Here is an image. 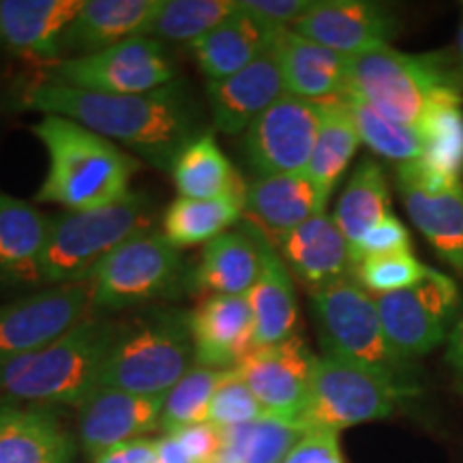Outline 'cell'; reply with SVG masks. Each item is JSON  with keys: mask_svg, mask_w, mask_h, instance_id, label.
I'll use <instances>...</instances> for the list:
<instances>
[{"mask_svg": "<svg viewBox=\"0 0 463 463\" xmlns=\"http://www.w3.org/2000/svg\"><path fill=\"white\" fill-rule=\"evenodd\" d=\"M20 106L73 120L167 170L176 155L200 136L194 103L176 82L142 95H108L33 82L22 90Z\"/></svg>", "mask_w": 463, "mask_h": 463, "instance_id": "1", "label": "cell"}, {"mask_svg": "<svg viewBox=\"0 0 463 463\" xmlns=\"http://www.w3.org/2000/svg\"><path fill=\"white\" fill-rule=\"evenodd\" d=\"M31 131L50 161L34 202L92 211L131 194V178L140 170V161L123 146L62 116H43Z\"/></svg>", "mask_w": 463, "mask_h": 463, "instance_id": "2", "label": "cell"}, {"mask_svg": "<svg viewBox=\"0 0 463 463\" xmlns=\"http://www.w3.org/2000/svg\"><path fill=\"white\" fill-rule=\"evenodd\" d=\"M118 322L90 316L42 350L0 361V405L80 408L99 384Z\"/></svg>", "mask_w": 463, "mask_h": 463, "instance_id": "3", "label": "cell"}, {"mask_svg": "<svg viewBox=\"0 0 463 463\" xmlns=\"http://www.w3.org/2000/svg\"><path fill=\"white\" fill-rule=\"evenodd\" d=\"M194 364L189 314L150 311L136 320L118 322L97 389L146 397L165 395Z\"/></svg>", "mask_w": 463, "mask_h": 463, "instance_id": "4", "label": "cell"}, {"mask_svg": "<svg viewBox=\"0 0 463 463\" xmlns=\"http://www.w3.org/2000/svg\"><path fill=\"white\" fill-rule=\"evenodd\" d=\"M399 125L419 131L438 101L461 99L457 78L438 56L403 54L391 45L350 58L347 90Z\"/></svg>", "mask_w": 463, "mask_h": 463, "instance_id": "5", "label": "cell"}, {"mask_svg": "<svg viewBox=\"0 0 463 463\" xmlns=\"http://www.w3.org/2000/svg\"><path fill=\"white\" fill-rule=\"evenodd\" d=\"M155 211L148 195L131 194L109 206L67 211L52 217L42 262V283L65 286L86 281L92 270L133 236L153 230Z\"/></svg>", "mask_w": 463, "mask_h": 463, "instance_id": "6", "label": "cell"}, {"mask_svg": "<svg viewBox=\"0 0 463 463\" xmlns=\"http://www.w3.org/2000/svg\"><path fill=\"white\" fill-rule=\"evenodd\" d=\"M317 337L324 356L354 364L364 372L410 386V364L397 354L382 326L375 298L352 277L311 292Z\"/></svg>", "mask_w": 463, "mask_h": 463, "instance_id": "7", "label": "cell"}, {"mask_svg": "<svg viewBox=\"0 0 463 463\" xmlns=\"http://www.w3.org/2000/svg\"><path fill=\"white\" fill-rule=\"evenodd\" d=\"M176 78V67L157 39L133 37L89 56L42 62L37 82L69 89L142 95L164 89Z\"/></svg>", "mask_w": 463, "mask_h": 463, "instance_id": "8", "label": "cell"}, {"mask_svg": "<svg viewBox=\"0 0 463 463\" xmlns=\"http://www.w3.org/2000/svg\"><path fill=\"white\" fill-rule=\"evenodd\" d=\"M183 270L181 249L159 232H144L114 249L89 281L95 311H120L165 297Z\"/></svg>", "mask_w": 463, "mask_h": 463, "instance_id": "9", "label": "cell"}, {"mask_svg": "<svg viewBox=\"0 0 463 463\" xmlns=\"http://www.w3.org/2000/svg\"><path fill=\"white\" fill-rule=\"evenodd\" d=\"M408 392L382 375L322 356L300 427H305V431L331 430L339 433L347 427L386 419Z\"/></svg>", "mask_w": 463, "mask_h": 463, "instance_id": "10", "label": "cell"}, {"mask_svg": "<svg viewBox=\"0 0 463 463\" xmlns=\"http://www.w3.org/2000/svg\"><path fill=\"white\" fill-rule=\"evenodd\" d=\"M461 305L457 283L431 269L412 288L375 297L386 337L397 354L412 363L442 344Z\"/></svg>", "mask_w": 463, "mask_h": 463, "instance_id": "11", "label": "cell"}, {"mask_svg": "<svg viewBox=\"0 0 463 463\" xmlns=\"http://www.w3.org/2000/svg\"><path fill=\"white\" fill-rule=\"evenodd\" d=\"M322 103L283 95L242 133V153L251 170L262 176L298 174L309 165Z\"/></svg>", "mask_w": 463, "mask_h": 463, "instance_id": "12", "label": "cell"}, {"mask_svg": "<svg viewBox=\"0 0 463 463\" xmlns=\"http://www.w3.org/2000/svg\"><path fill=\"white\" fill-rule=\"evenodd\" d=\"M317 361L320 358L297 333L279 344L256 347L236 364L234 372L249 386L266 416L300 425Z\"/></svg>", "mask_w": 463, "mask_h": 463, "instance_id": "13", "label": "cell"}, {"mask_svg": "<svg viewBox=\"0 0 463 463\" xmlns=\"http://www.w3.org/2000/svg\"><path fill=\"white\" fill-rule=\"evenodd\" d=\"M95 314L89 281L52 286L0 305V361L42 350Z\"/></svg>", "mask_w": 463, "mask_h": 463, "instance_id": "14", "label": "cell"}, {"mask_svg": "<svg viewBox=\"0 0 463 463\" xmlns=\"http://www.w3.org/2000/svg\"><path fill=\"white\" fill-rule=\"evenodd\" d=\"M300 37L347 58L389 45L397 33L395 14L367 0H316V7L294 24Z\"/></svg>", "mask_w": 463, "mask_h": 463, "instance_id": "15", "label": "cell"}, {"mask_svg": "<svg viewBox=\"0 0 463 463\" xmlns=\"http://www.w3.org/2000/svg\"><path fill=\"white\" fill-rule=\"evenodd\" d=\"M165 395H133L116 389H95L80 405V444L92 459L106 450L159 430Z\"/></svg>", "mask_w": 463, "mask_h": 463, "instance_id": "16", "label": "cell"}, {"mask_svg": "<svg viewBox=\"0 0 463 463\" xmlns=\"http://www.w3.org/2000/svg\"><path fill=\"white\" fill-rule=\"evenodd\" d=\"M195 364L230 372L256 350V320L247 297H206L189 311Z\"/></svg>", "mask_w": 463, "mask_h": 463, "instance_id": "17", "label": "cell"}, {"mask_svg": "<svg viewBox=\"0 0 463 463\" xmlns=\"http://www.w3.org/2000/svg\"><path fill=\"white\" fill-rule=\"evenodd\" d=\"M286 92L283 75L273 48L258 61L222 82H206V97L211 106L213 125L225 136H241Z\"/></svg>", "mask_w": 463, "mask_h": 463, "instance_id": "18", "label": "cell"}, {"mask_svg": "<svg viewBox=\"0 0 463 463\" xmlns=\"http://www.w3.org/2000/svg\"><path fill=\"white\" fill-rule=\"evenodd\" d=\"M161 0H84L62 34L56 61L89 56L133 37H146Z\"/></svg>", "mask_w": 463, "mask_h": 463, "instance_id": "19", "label": "cell"}, {"mask_svg": "<svg viewBox=\"0 0 463 463\" xmlns=\"http://www.w3.org/2000/svg\"><path fill=\"white\" fill-rule=\"evenodd\" d=\"M270 245L277 249L289 273L297 275L309 292L345 279L352 273L350 242L326 213L307 219Z\"/></svg>", "mask_w": 463, "mask_h": 463, "instance_id": "20", "label": "cell"}, {"mask_svg": "<svg viewBox=\"0 0 463 463\" xmlns=\"http://www.w3.org/2000/svg\"><path fill=\"white\" fill-rule=\"evenodd\" d=\"M84 0H0V45L17 56L56 61L62 34Z\"/></svg>", "mask_w": 463, "mask_h": 463, "instance_id": "21", "label": "cell"}, {"mask_svg": "<svg viewBox=\"0 0 463 463\" xmlns=\"http://www.w3.org/2000/svg\"><path fill=\"white\" fill-rule=\"evenodd\" d=\"M324 213L317 189L307 172L262 176L247 184L245 219L269 242Z\"/></svg>", "mask_w": 463, "mask_h": 463, "instance_id": "22", "label": "cell"}, {"mask_svg": "<svg viewBox=\"0 0 463 463\" xmlns=\"http://www.w3.org/2000/svg\"><path fill=\"white\" fill-rule=\"evenodd\" d=\"M52 217L0 191V283L39 286Z\"/></svg>", "mask_w": 463, "mask_h": 463, "instance_id": "23", "label": "cell"}, {"mask_svg": "<svg viewBox=\"0 0 463 463\" xmlns=\"http://www.w3.org/2000/svg\"><path fill=\"white\" fill-rule=\"evenodd\" d=\"M275 52L288 95L307 101H328L345 95L347 56L309 42L289 28L277 34Z\"/></svg>", "mask_w": 463, "mask_h": 463, "instance_id": "24", "label": "cell"}, {"mask_svg": "<svg viewBox=\"0 0 463 463\" xmlns=\"http://www.w3.org/2000/svg\"><path fill=\"white\" fill-rule=\"evenodd\" d=\"M397 187L412 223L438 256L463 277V184L430 191L397 165Z\"/></svg>", "mask_w": 463, "mask_h": 463, "instance_id": "25", "label": "cell"}, {"mask_svg": "<svg viewBox=\"0 0 463 463\" xmlns=\"http://www.w3.org/2000/svg\"><path fill=\"white\" fill-rule=\"evenodd\" d=\"M281 31L264 26L241 7L217 28L189 45L195 65L204 73L206 82H222L258 61L266 50L273 48Z\"/></svg>", "mask_w": 463, "mask_h": 463, "instance_id": "26", "label": "cell"}, {"mask_svg": "<svg viewBox=\"0 0 463 463\" xmlns=\"http://www.w3.org/2000/svg\"><path fill=\"white\" fill-rule=\"evenodd\" d=\"M262 269V234L251 225L228 230L206 242L195 288L208 297H247Z\"/></svg>", "mask_w": 463, "mask_h": 463, "instance_id": "27", "label": "cell"}, {"mask_svg": "<svg viewBox=\"0 0 463 463\" xmlns=\"http://www.w3.org/2000/svg\"><path fill=\"white\" fill-rule=\"evenodd\" d=\"M73 450L50 410L0 405V463H71Z\"/></svg>", "mask_w": 463, "mask_h": 463, "instance_id": "28", "label": "cell"}, {"mask_svg": "<svg viewBox=\"0 0 463 463\" xmlns=\"http://www.w3.org/2000/svg\"><path fill=\"white\" fill-rule=\"evenodd\" d=\"M256 320V347L273 345L297 335L298 303L292 273L277 249L262 236V269L247 294Z\"/></svg>", "mask_w": 463, "mask_h": 463, "instance_id": "29", "label": "cell"}, {"mask_svg": "<svg viewBox=\"0 0 463 463\" xmlns=\"http://www.w3.org/2000/svg\"><path fill=\"white\" fill-rule=\"evenodd\" d=\"M170 172L174 187L181 198H247V183L225 157L213 131L194 137L176 155Z\"/></svg>", "mask_w": 463, "mask_h": 463, "instance_id": "30", "label": "cell"}, {"mask_svg": "<svg viewBox=\"0 0 463 463\" xmlns=\"http://www.w3.org/2000/svg\"><path fill=\"white\" fill-rule=\"evenodd\" d=\"M320 103V129H317L314 153H311L309 165H307L305 172L317 189L322 206L326 208L328 198L333 195L347 165L354 159L361 137H358L354 120H352L344 101L328 99Z\"/></svg>", "mask_w": 463, "mask_h": 463, "instance_id": "31", "label": "cell"}, {"mask_svg": "<svg viewBox=\"0 0 463 463\" xmlns=\"http://www.w3.org/2000/svg\"><path fill=\"white\" fill-rule=\"evenodd\" d=\"M389 213L386 174L373 159H363L341 191L333 222L352 247Z\"/></svg>", "mask_w": 463, "mask_h": 463, "instance_id": "32", "label": "cell"}, {"mask_svg": "<svg viewBox=\"0 0 463 463\" xmlns=\"http://www.w3.org/2000/svg\"><path fill=\"white\" fill-rule=\"evenodd\" d=\"M245 215V198H217V200H194L181 198L165 208L164 232L174 247L184 249L211 242L219 234L232 230Z\"/></svg>", "mask_w": 463, "mask_h": 463, "instance_id": "33", "label": "cell"}, {"mask_svg": "<svg viewBox=\"0 0 463 463\" xmlns=\"http://www.w3.org/2000/svg\"><path fill=\"white\" fill-rule=\"evenodd\" d=\"M303 436L305 430L297 422L262 416L223 430L217 463H283Z\"/></svg>", "mask_w": 463, "mask_h": 463, "instance_id": "34", "label": "cell"}, {"mask_svg": "<svg viewBox=\"0 0 463 463\" xmlns=\"http://www.w3.org/2000/svg\"><path fill=\"white\" fill-rule=\"evenodd\" d=\"M339 99L344 101L352 120H354L361 142L372 148L375 155L389 161H397V165L420 159L422 140L419 131L395 123L352 92H345Z\"/></svg>", "mask_w": 463, "mask_h": 463, "instance_id": "35", "label": "cell"}, {"mask_svg": "<svg viewBox=\"0 0 463 463\" xmlns=\"http://www.w3.org/2000/svg\"><path fill=\"white\" fill-rule=\"evenodd\" d=\"M239 9V0H161L148 34L191 45ZM146 34V37H148Z\"/></svg>", "mask_w": 463, "mask_h": 463, "instance_id": "36", "label": "cell"}, {"mask_svg": "<svg viewBox=\"0 0 463 463\" xmlns=\"http://www.w3.org/2000/svg\"><path fill=\"white\" fill-rule=\"evenodd\" d=\"M223 375L225 372H222V369L194 364V367H191L189 372L165 392L159 430L164 433H172L181 430V427L208 422V410H211L213 395H215Z\"/></svg>", "mask_w": 463, "mask_h": 463, "instance_id": "37", "label": "cell"}, {"mask_svg": "<svg viewBox=\"0 0 463 463\" xmlns=\"http://www.w3.org/2000/svg\"><path fill=\"white\" fill-rule=\"evenodd\" d=\"M427 273H430V266H422L412 256V251L364 258L352 269V275H354L358 286L375 294V297L412 288Z\"/></svg>", "mask_w": 463, "mask_h": 463, "instance_id": "38", "label": "cell"}, {"mask_svg": "<svg viewBox=\"0 0 463 463\" xmlns=\"http://www.w3.org/2000/svg\"><path fill=\"white\" fill-rule=\"evenodd\" d=\"M262 416H266L262 405L258 403V399L253 397V392L249 391L241 375L234 369L225 372L215 395H213L208 422L219 427V430H228V427L258 420Z\"/></svg>", "mask_w": 463, "mask_h": 463, "instance_id": "39", "label": "cell"}, {"mask_svg": "<svg viewBox=\"0 0 463 463\" xmlns=\"http://www.w3.org/2000/svg\"><path fill=\"white\" fill-rule=\"evenodd\" d=\"M399 251H412V239H410L408 228H405L392 213H389V215L382 219L378 225H373L361 241L350 247L352 269L364 258L386 256V253Z\"/></svg>", "mask_w": 463, "mask_h": 463, "instance_id": "40", "label": "cell"}, {"mask_svg": "<svg viewBox=\"0 0 463 463\" xmlns=\"http://www.w3.org/2000/svg\"><path fill=\"white\" fill-rule=\"evenodd\" d=\"M241 7L273 31H288L316 7V0H239Z\"/></svg>", "mask_w": 463, "mask_h": 463, "instance_id": "41", "label": "cell"}, {"mask_svg": "<svg viewBox=\"0 0 463 463\" xmlns=\"http://www.w3.org/2000/svg\"><path fill=\"white\" fill-rule=\"evenodd\" d=\"M283 463H344L337 431L309 430L289 450Z\"/></svg>", "mask_w": 463, "mask_h": 463, "instance_id": "42", "label": "cell"}, {"mask_svg": "<svg viewBox=\"0 0 463 463\" xmlns=\"http://www.w3.org/2000/svg\"><path fill=\"white\" fill-rule=\"evenodd\" d=\"M170 436L181 442V447L187 450L194 463H215L223 447V430L211 425V422L181 427V430L172 431Z\"/></svg>", "mask_w": 463, "mask_h": 463, "instance_id": "43", "label": "cell"}, {"mask_svg": "<svg viewBox=\"0 0 463 463\" xmlns=\"http://www.w3.org/2000/svg\"><path fill=\"white\" fill-rule=\"evenodd\" d=\"M92 463H159L157 444L148 438L133 439V442L106 450L103 455L95 457Z\"/></svg>", "mask_w": 463, "mask_h": 463, "instance_id": "44", "label": "cell"}, {"mask_svg": "<svg viewBox=\"0 0 463 463\" xmlns=\"http://www.w3.org/2000/svg\"><path fill=\"white\" fill-rule=\"evenodd\" d=\"M447 361L459 380L463 389V317L455 324V328L449 335V350H447Z\"/></svg>", "mask_w": 463, "mask_h": 463, "instance_id": "45", "label": "cell"}, {"mask_svg": "<svg viewBox=\"0 0 463 463\" xmlns=\"http://www.w3.org/2000/svg\"><path fill=\"white\" fill-rule=\"evenodd\" d=\"M155 444H157L159 463H194L187 450L181 447V442L170 433H164V436L155 439Z\"/></svg>", "mask_w": 463, "mask_h": 463, "instance_id": "46", "label": "cell"}, {"mask_svg": "<svg viewBox=\"0 0 463 463\" xmlns=\"http://www.w3.org/2000/svg\"><path fill=\"white\" fill-rule=\"evenodd\" d=\"M459 56H461V69H463V24L459 28Z\"/></svg>", "mask_w": 463, "mask_h": 463, "instance_id": "47", "label": "cell"}, {"mask_svg": "<svg viewBox=\"0 0 463 463\" xmlns=\"http://www.w3.org/2000/svg\"><path fill=\"white\" fill-rule=\"evenodd\" d=\"M215 463H217V461H215Z\"/></svg>", "mask_w": 463, "mask_h": 463, "instance_id": "48", "label": "cell"}]
</instances>
